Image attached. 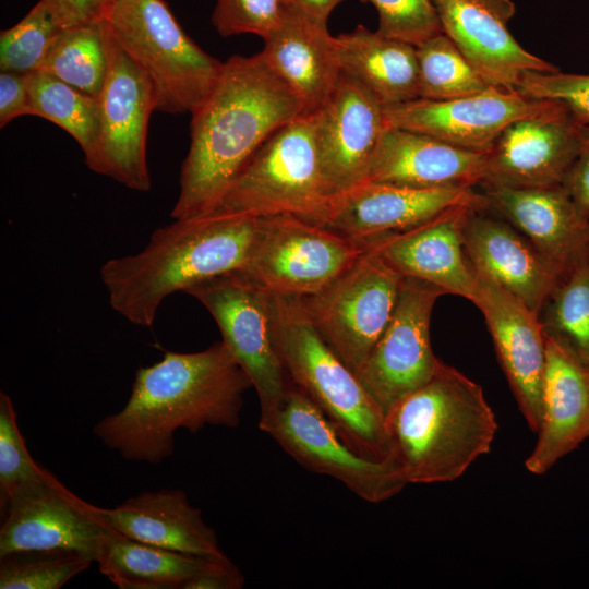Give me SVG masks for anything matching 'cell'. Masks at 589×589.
I'll list each match as a JSON object with an SVG mask.
<instances>
[{"label": "cell", "instance_id": "obj_1", "mask_svg": "<svg viewBox=\"0 0 589 589\" xmlns=\"http://www.w3.org/2000/svg\"><path fill=\"white\" fill-rule=\"evenodd\" d=\"M251 387L223 341L197 352L168 351L136 370L124 407L100 419L93 433L125 460L158 465L172 456L179 429L236 428Z\"/></svg>", "mask_w": 589, "mask_h": 589}, {"label": "cell", "instance_id": "obj_2", "mask_svg": "<svg viewBox=\"0 0 589 589\" xmlns=\"http://www.w3.org/2000/svg\"><path fill=\"white\" fill-rule=\"evenodd\" d=\"M304 115L262 53L232 56L204 104L191 115L173 219L208 214L256 152L280 127Z\"/></svg>", "mask_w": 589, "mask_h": 589}, {"label": "cell", "instance_id": "obj_3", "mask_svg": "<svg viewBox=\"0 0 589 589\" xmlns=\"http://www.w3.org/2000/svg\"><path fill=\"white\" fill-rule=\"evenodd\" d=\"M257 224L254 217L206 214L156 229L142 251L100 267L110 306L130 323L151 328L168 296L240 269Z\"/></svg>", "mask_w": 589, "mask_h": 589}, {"label": "cell", "instance_id": "obj_4", "mask_svg": "<svg viewBox=\"0 0 589 589\" xmlns=\"http://www.w3.org/2000/svg\"><path fill=\"white\" fill-rule=\"evenodd\" d=\"M392 458L409 483L454 481L488 454L497 431L479 384L441 362L386 417Z\"/></svg>", "mask_w": 589, "mask_h": 589}, {"label": "cell", "instance_id": "obj_5", "mask_svg": "<svg viewBox=\"0 0 589 589\" xmlns=\"http://www.w3.org/2000/svg\"><path fill=\"white\" fill-rule=\"evenodd\" d=\"M269 294L274 345L292 383L356 453L393 460L386 418L356 373L322 339L298 297Z\"/></svg>", "mask_w": 589, "mask_h": 589}, {"label": "cell", "instance_id": "obj_6", "mask_svg": "<svg viewBox=\"0 0 589 589\" xmlns=\"http://www.w3.org/2000/svg\"><path fill=\"white\" fill-rule=\"evenodd\" d=\"M332 200L321 170L314 116L301 115L256 149L208 214L290 215L322 225Z\"/></svg>", "mask_w": 589, "mask_h": 589}, {"label": "cell", "instance_id": "obj_7", "mask_svg": "<svg viewBox=\"0 0 589 589\" xmlns=\"http://www.w3.org/2000/svg\"><path fill=\"white\" fill-rule=\"evenodd\" d=\"M106 21L151 80L155 110L192 115L204 104L224 62L185 34L164 0H117Z\"/></svg>", "mask_w": 589, "mask_h": 589}, {"label": "cell", "instance_id": "obj_8", "mask_svg": "<svg viewBox=\"0 0 589 589\" xmlns=\"http://www.w3.org/2000/svg\"><path fill=\"white\" fill-rule=\"evenodd\" d=\"M366 251L330 228L296 216L263 217L249 256L236 272L266 292L302 297L325 288Z\"/></svg>", "mask_w": 589, "mask_h": 589}, {"label": "cell", "instance_id": "obj_9", "mask_svg": "<svg viewBox=\"0 0 589 589\" xmlns=\"http://www.w3.org/2000/svg\"><path fill=\"white\" fill-rule=\"evenodd\" d=\"M402 279L368 249L325 288L298 298L322 339L356 373L388 325Z\"/></svg>", "mask_w": 589, "mask_h": 589}, {"label": "cell", "instance_id": "obj_10", "mask_svg": "<svg viewBox=\"0 0 589 589\" xmlns=\"http://www.w3.org/2000/svg\"><path fill=\"white\" fill-rule=\"evenodd\" d=\"M185 293L202 303L217 323L221 341L256 392L259 425L265 423L278 411L292 384L273 340L271 294L238 272L201 281Z\"/></svg>", "mask_w": 589, "mask_h": 589}, {"label": "cell", "instance_id": "obj_11", "mask_svg": "<svg viewBox=\"0 0 589 589\" xmlns=\"http://www.w3.org/2000/svg\"><path fill=\"white\" fill-rule=\"evenodd\" d=\"M108 71L98 97L99 132L85 163L129 189H151L146 160L148 120L155 111L151 80L123 50L106 20L101 22Z\"/></svg>", "mask_w": 589, "mask_h": 589}, {"label": "cell", "instance_id": "obj_12", "mask_svg": "<svg viewBox=\"0 0 589 589\" xmlns=\"http://www.w3.org/2000/svg\"><path fill=\"white\" fill-rule=\"evenodd\" d=\"M259 428L299 465L340 481L369 503L389 500L408 484L394 460H370L350 448L293 383L278 411Z\"/></svg>", "mask_w": 589, "mask_h": 589}, {"label": "cell", "instance_id": "obj_13", "mask_svg": "<svg viewBox=\"0 0 589 589\" xmlns=\"http://www.w3.org/2000/svg\"><path fill=\"white\" fill-rule=\"evenodd\" d=\"M445 292L424 280L404 277L392 318L356 372L359 381L387 414L425 385L440 361L430 341L433 306Z\"/></svg>", "mask_w": 589, "mask_h": 589}, {"label": "cell", "instance_id": "obj_14", "mask_svg": "<svg viewBox=\"0 0 589 589\" xmlns=\"http://www.w3.org/2000/svg\"><path fill=\"white\" fill-rule=\"evenodd\" d=\"M589 136L562 103L550 100L542 110L509 123L485 153L486 188H545L562 185Z\"/></svg>", "mask_w": 589, "mask_h": 589}, {"label": "cell", "instance_id": "obj_15", "mask_svg": "<svg viewBox=\"0 0 589 589\" xmlns=\"http://www.w3.org/2000/svg\"><path fill=\"white\" fill-rule=\"evenodd\" d=\"M473 271L477 279L473 304L484 316L498 361L525 420L531 431L538 432L543 414L546 362L540 316L489 274L474 267Z\"/></svg>", "mask_w": 589, "mask_h": 589}, {"label": "cell", "instance_id": "obj_16", "mask_svg": "<svg viewBox=\"0 0 589 589\" xmlns=\"http://www.w3.org/2000/svg\"><path fill=\"white\" fill-rule=\"evenodd\" d=\"M0 556L20 551H67L96 563L115 531L98 506L67 489L56 477L46 486L10 503L1 512Z\"/></svg>", "mask_w": 589, "mask_h": 589}, {"label": "cell", "instance_id": "obj_17", "mask_svg": "<svg viewBox=\"0 0 589 589\" xmlns=\"http://www.w3.org/2000/svg\"><path fill=\"white\" fill-rule=\"evenodd\" d=\"M458 206L486 211L488 202L484 193L472 188L414 189L362 182L332 200L322 226L365 245Z\"/></svg>", "mask_w": 589, "mask_h": 589}, {"label": "cell", "instance_id": "obj_18", "mask_svg": "<svg viewBox=\"0 0 589 589\" xmlns=\"http://www.w3.org/2000/svg\"><path fill=\"white\" fill-rule=\"evenodd\" d=\"M550 100L490 87L483 93L446 100L417 98L383 106L387 128L420 132L453 146L488 153L513 121L544 109Z\"/></svg>", "mask_w": 589, "mask_h": 589}, {"label": "cell", "instance_id": "obj_19", "mask_svg": "<svg viewBox=\"0 0 589 589\" xmlns=\"http://www.w3.org/2000/svg\"><path fill=\"white\" fill-rule=\"evenodd\" d=\"M313 116L321 170L334 199L365 181L387 128L384 109L358 80L341 72L333 95Z\"/></svg>", "mask_w": 589, "mask_h": 589}, {"label": "cell", "instance_id": "obj_20", "mask_svg": "<svg viewBox=\"0 0 589 589\" xmlns=\"http://www.w3.org/2000/svg\"><path fill=\"white\" fill-rule=\"evenodd\" d=\"M443 33L492 87L515 91L525 72H557L522 48L508 29L512 0H433Z\"/></svg>", "mask_w": 589, "mask_h": 589}, {"label": "cell", "instance_id": "obj_21", "mask_svg": "<svg viewBox=\"0 0 589 589\" xmlns=\"http://www.w3.org/2000/svg\"><path fill=\"white\" fill-rule=\"evenodd\" d=\"M476 209L449 208L401 232L374 239L365 247L404 277L424 280L470 300L477 296V279L464 245V227Z\"/></svg>", "mask_w": 589, "mask_h": 589}, {"label": "cell", "instance_id": "obj_22", "mask_svg": "<svg viewBox=\"0 0 589 589\" xmlns=\"http://www.w3.org/2000/svg\"><path fill=\"white\" fill-rule=\"evenodd\" d=\"M464 245L474 268L489 274L538 314L565 276L525 235L485 211L469 214Z\"/></svg>", "mask_w": 589, "mask_h": 589}, {"label": "cell", "instance_id": "obj_23", "mask_svg": "<svg viewBox=\"0 0 589 589\" xmlns=\"http://www.w3.org/2000/svg\"><path fill=\"white\" fill-rule=\"evenodd\" d=\"M544 337L543 414L536 446L525 460L533 474L545 473L589 437V364L564 342Z\"/></svg>", "mask_w": 589, "mask_h": 589}, {"label": "cell", "instance_id": "obj_24", "mask_svg": "<svg viewBox=\"0 0 589 589\" xmlns=\"http://www.w3.org/2000/svg\"><path fill=\"white\" fill-rule=\"evenodd\" d=\"M485 153L462 149L433 136L386 128L364 182L414 189L480 185Z\"/></svg>", "mask_w": 589, "mask_h": 589}, {"label": "cell", "instance_id": "obj_25", "mask_svg": "<svg viewBox=\"0 0 589 589\" xmlns=\"http://www.w3.org/2000/svg\"><path fill=\"white\" fill-rule=\"evenodd\" d=\"M483 193L485 212L514 226L562 273L589 250V220L579 215L562 185L486 188Z\"/></svg>", "mask_w": 589, "mask_h": 589}, {"label": "cell", "instance_id": "obj_26", "mask_svg": "<svg viewBox=\"0 0 589 589\" xmlns=\"http://www.w3.org/2000/svg\"><path fill=\"white\" fill-rule=\"evenodd\" d=\"M261 51L271 69L300 100L303 113L317 112L341 76L336 37L328 26L285 10Z\"/></svg>", "mask_w": 589, "mask_h": 589}, {"label": "cell", "instance_id": "obj_27", "mask_svg": "<svg viewBox=\"0 0 589 589\" xmlns=\"http://www.w3.org/2000/svg\"><path fill=\"white\" fill-rule=\"evenodd\" d=\"M98 512L127 538L206 558L226 557L215 531L180 489L145 491L111 508L98 506Z\"/></svg>", "mask_w": 589, "mask_h": 589}, {"label": "cell", "instance_id": "obj_28", "mask_svg": "<svg viewBox=\"0 0 589 589\" xmlns=\"http://www.w3.org/2000/svg\"><path fill=\"white\" fill-rule=\"evenodd\" d=\"M342 72L358 80L383 106L419 97L417 47L363 25L336 37Z\"/></svg>", "mask_w": 589, "mask_h": 589}, {"label": "cell", "instance_id": "obj_29", "mask_svg": "<svg viewBox=\"0 0 589 589\" xmlns=\"http://www.w3.org/2000/svg\"><path fill=\"white\" fill-rule=\"evenodd\" d=\"M206 560L113 531L106 539L96 563L99 572L120 589H184Z\"/></svg>", "mask_w": 589, "mask_h": 589}, {"label": "cell", "instance_id": "obj_30", "mask_svg": "<svg viewBox=\"0 0 589 589\" xmlns=\"http://www.w3.org/2000/svg\"><path fill=\"white\" fill-rule=\"evenodd\" d=\"M27 76L32 116L57 124L88 155L99 132L98 99L40 70Z\"/></svg>", "mask_w": 589, "mask_h": 589}, {"label": "cell", "instance_id": "obj_31", "mask_svg": "<svg viewBox=\"0 0 589 589\" xmlns=\"http://www.w3.org/2000/svg\"><path fill=\"white\" fill-rule=\"evenodd\" d=\"M101 22L63 28L39 70L98 99L108 71Z\"/></svg>", "mask_w": 589, "mask_h": 589}, {"label": "cell", "instance_id": "obj_32", "mask_svg": "<svg viewBox=\"0 0 589 589\" xmlns=\"http://www.w3.org/2000/svg\"><path fill=\"white\" fill-rule=\"evenodd\" d=\"M539 316L544 335L589 364V250L557 284Z\"/></svg>", "mask_w": 589, "mask_h": 589}, {"label": "cell", "instance_id": "obj_33", "mask_svg": "<svg viewBox=\"0 0 589 589\" xmlns=\"http://www.w3.org/2000/svg\"><path fill=\"white\" fill-rule=\"evenodd\" d=\"M417 57L418 98L454 99L480 94L492 87L444 33L417 46Z\"/></svg>", "mask_w": 589, "mask_h": 589}, {"label": "cell", "instance_id": "obj_34", "mask_svg": "<svg viewBox=\"0 0 589 589\" xmlns=\"http://www.w3.org/2000/svg\"><path fill=\"white\" fill-rule=\"evenodd\" d=\"M55 476L31 456L14 405L0 393V507L46 486Z\"/></svg>", "mask_w": 589, "mask_h": 589}, {"label": "cell", "instance_id": "obj_35", "mask_svg": "<svg viewBox=\"0 0 589 589\" xmlns=\"http://www.w3.org/2000/svg\"><path fill=\"white\" fill-rule=\"evenodd\" d=\"M93 563L76 552H12L0 556V589H59Z\"/></svg>", "mask_w": 589, "mask_h": 589}, {"label": "cell", "instance_id": "obj_36", "mask_svg": "<svg viewBox=\"0 0 589 589\" xmlns=\"http://www.w3.org/2000/svg\"><path fill=\"white\" fill-rule=\"evenodd\" d=\"M63 27L44 0L0 34V70L31 73L40 69Z\"/></svg>", "mask_w": 589, "mask_h": 589}, {"label": "cell", "instance_id": "obj_37", "mask_svg": "<svg viewBox=\"0 0 589 589\" xmlns=\"http://www.w3.org/2000/svg\"><path fill=\"white\" fill-rule=\"evenodd\" d=\"M378 14L377 32L419 46L443 33L433 0H366Z\"/></svg>", "mask_w": 589, "mask_h": 589}, {"label": "cell", "instance_id": "obj_38", "mask_svg": "<svg viewBox=\"0 0 589 589\" xmlns=\"http://www.w3.org/2000/svg\"><path fill=\"white\" fill-rule=\"evenodd\" d=\"M515 91L529 98L564 104L589 129V75L528 71Z\"/></svg>", "mask_w": 589, "mask_h": 589}, {"label": "cell", "instance_id": "obj_39", "mask_svg": "<svg viewBox=\"0 0 589 589\" xmlns=\"http://www.w3.org/2000/svg\"><path fill=\"white\" fill-rule=\"evenodd\" d=\"M284 14L281 0H217L212 23L224 37L254 34L265 38Z\"/></svg>", "mask_w": 589, "mask_h": 589}, {"label": "cell", "instance_id": "obj_40", "mask_svg": "<svg viewBox=\"0 0 589 589\" xmlns=\"http://www.w3.org/2000/svg\"><path fill=\"white\" fill-rule=\"evenodd\" d=\"M27 74L7 71L0 73L1 128L21 116H32Z\"/></svg>", "mask_w": 589, "mask_h": 589}, {"label": "cell", "instance_id": "obj_41", "mask_svg": "<svg viewBox=\"0 0 589 589\" xmlns=\"http://www.w3.org/2000/svg\"><path fill=\"white\" fill-rule=\"evenodd\" d=\"M63 27L106 20L117 0H44Z\"/></svg>", "mask_w": 589, "mask_h": 589}, {"label": "cell", "instance_id": "obj_42", "mask_svg": "<svg viewBox=\"0 0 589 589\" xmlns=\"http://www.w3.org/2000/svg\"><path fill=\"white\" fill-rule=\"evenodd\" d=\"M244 577L226 556L207 558L204 566L190 579L184 589H240Z\"/></svg>", "mask_w": 589, "mask_h": 589}, {"label": "cell", "instance_id": "obj_43", "mask_svg": "<svg viewBox=\"0 0 589 589\" xmlns=\"http://www.w3.org/2000/svg\"><path fill=\"white\" fill-rule=\"evenodd\" d=\"M562 187L579 215L589 220V136L568 170Z\"/></svg>", "mask_w": 589, "mask_h": 589}, {"label": "cell", "instance_id": "obj_44", "mask_svg": "<svg viewBox=\"0 0 589 589\" xmlns=\"http://www.w3.org/2000/svg\"><path fill=\"white\" fill-rule=\"evenodd\" d=\"M286 11L327 25L328 17L342 0H281Z\"/></svg>", "mask_w": 589, "mask_h": 589}]
</instances>
